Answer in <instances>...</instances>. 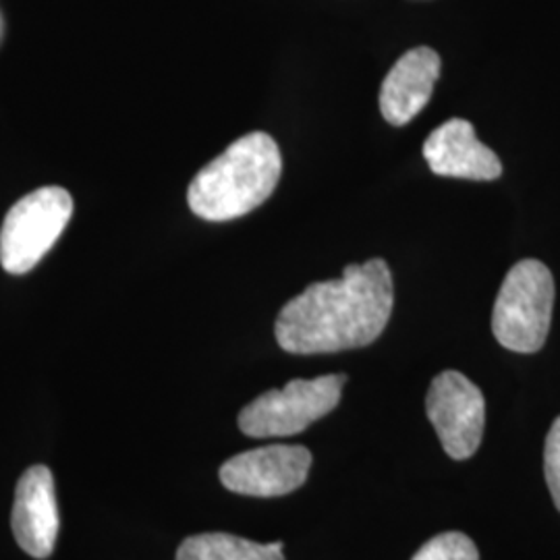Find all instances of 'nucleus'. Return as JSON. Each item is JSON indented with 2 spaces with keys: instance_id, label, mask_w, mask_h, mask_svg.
Returning a JSON list of instances; mask_svg holds the SVG:
<instances>
[{
  "instance_id": "nucleus-1",
  "label": "nucleus",
  "mask_w": 560,
  "mask_h": 560,
  "mask_svg": "<svg viewBox=\"0 0 560 560\" xmlns=\"http://www.w3.org/2000/svg\"><path fill=\"white\" fill-rule=\"evenodd\" d=\"M395 303L393 275L381 258L351 264L342 277L310 284L280 310L275 335L287 353L316 355L368 347Z\"/></svg>"
},
{
  "instance_id": "nucleus-2",
  "label": "nucleus",
  "mask_w": 560,
  "mask_h": 560,
  "mask_svg": "<svg viewBox=\"0 0 560 560\" xmlns=\"http://www.w3.org/2000/svg\"><path fill=\"white\" fill-rule=\"evenodd\" d=\"M282 175L279 145L268 133L254 131L233 141L221 156L194 177L187 201L203 221H233L268 200Z\"/></svg>"
},
{
  "instance_id": "nucleus-3",
  "label": "nucleus",
  "mask_w": 560,
  "mask_h": 560,
  "mask_svg": "<svg viewBox=\"0 0 560 560\" xmlns=\"http://www.w3.org/2000/svg\"><path fill=\"white\" fill-rule=\"evenodd\" d=\"M555 279L540 260H521L502 282L492 312V332L504 349L536 353L548 339Z\"/></svg>"
},
{
  "instance_id": "nucleus-4",
  "label": "nucleus",
  "mask_w": 560,
  "mask_h": 560,
  "mask_svg": "<svg viewBox=\"0 0 560 560\" xmlns=\"http://www.w3.org/2000/svg\"><path fill=\"white\" fill-rule=\"evenodd\" d=\"M73 217V198L62 187H42L21 198L0 229V264L25 275L55 247Z\"/></svg>"
},
{
  "instance_id": "nucleus-5",
  "label": "nucleus",
  "mask_w": 560,
  "mask_h": 560,
  "mask_svg": "<svg viewBox=\"0 0 560 560\" xmlns=\"http://www.w3.org/2000/svg\"><path fill=\"white\" fill-rule=\"evenodd\" d=\"M345 374H328L314 381H291L284 388L268 390L243 407L241 432L249 439H280L305 432L314 421L337 409Z\"/></svg>"
},
{
  "instance_id": "nucleus-6",
  "label": "nucleus",
  "mask_w": 560,
  "mask_h": 560,
  "mask_svg": "<svg viewBox=\"0 0 560 560\" xmlns=\"http://www.w3.org/2000/svg\"><path fill=\"white\" fill-rule=\"evenodd\" d=\"M425 411L451 459L476 455L486 425V400L474 382L455 370L442 372L430 384Z\"/></svg>"
},
{
  "instance_id": "nucleus-7",
  "label": "nucleus",
  "mask_w": 560,
  "mask_h": 560,
  "mask_svg": "<svg viewBox=\"0 0 560 560\" xmlns=\"http://www.w3.org/2000/svg\"><path fill=\"white\" fill-rule=\"evenodd\" d=\"M312 453L295 444H272L235 455L222 463V486L241 497H287L307 481Z\"/></svg>"
},
{
  "instance_id": "nucleus-8",
  "label": "nucleus",
  "mask_w": 560,
  "mask_h": 560,
  "mask_svg": "<svg viewBox=\"0 0 560 560\" xmlns=\"http://www.w3.org/2000/svg\"><path fill=\"white\" fill-rule=\"evenodd\" d=\"M13 536L23 552L34 559H48L59 538V504L52 471L46 465H34L21 476L13 515Z\"/></svg>"
},
{
  "instance_id": "nucleus-9",
  "label": "nucleus",
  "mask_w": 560,
  "mask_h": 560,
  "mask_svg": "<svg viewBox=\"0 0 560 560\" xmlns=\"http://www.w3.org/2000/svg\"><path fill=\"white\" fill-rule=\"evenodd\" d=\"M423 159L439 177L494 180L502 175L501 159L478 140L469 120L442 122L423 143Z\"/></svg>"
},
{
  "instance_id": "nucleus-10",
  "label": "nucleus",
  "mask_w": 560,
  "mask_h": 560,
  "mask_svg": "<svg viewBox=\"0 0 560 560\" xmlns=\"http://www.w3.org/2000/svg\"><path fill=\"white\" fill-rule=\"evenodd\" d=\"M441 67L439 52L428 46L405 52L382 83V117L397 127L418 117L434 94Z\"/></svg>"
},
{
  "instance_id": "nucleus-11",
  "label": "nucleus",
  "mask_w": 560,
  "mask_h": 560,
  "mask_svg": "<svg viewBox=\"0 0 560 560\" xmlns=\"http://www.w3.org/2000/svg\"><path fill=\"white\" fill-rule=\"evenodd\" d=\"M177 560H284L282 541L258 544L233 534H200L180 541Z\"/></svg>"
},
{
  "instance_id": "nucleus-12",
  "label": "nucleus",
  "mask_w": 560,
  "mask_h": 560,
  "mask_svg": "<svg viewBox=\"0 0 560 560\" xmlns=\"http://www.w3.org/2000/svg\"><path fill=\"white\" fill-rule=\"evenodd\" d=\"M411 560H480V552L465 534L446 532L425 541Z\"/></svg>"
},
{
  "instance_id": "nucleus-13",
  "label": "nucleus",
  "mask_w": 560,
  "mask_h": 560,
  "mask_svg": "<svg viewBox=\"0 0 560 560\" xmlns=\"http://www.w3.org/2000/svg\"><path fill=\"white\" fill-rule=\"evenodd\" d=\"M544 471L552 501L560 511V418L552 423L544 446Z\"/></svg>"
}]
</instances>
